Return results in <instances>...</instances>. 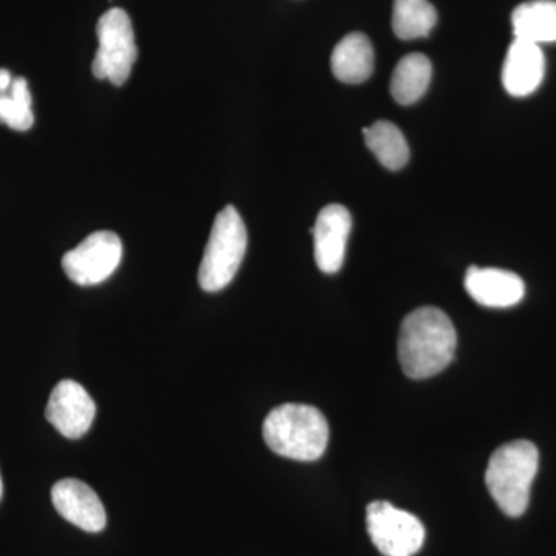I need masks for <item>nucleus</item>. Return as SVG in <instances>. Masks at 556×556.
<instances>
[{
  "instance_id": "7",
  "label": "nucleus",
  "mask_w": 556,
  "mask_h": 556,
  "mask_svg": "<svg viewBox=\"0 0 556 556\" xmlns=\"http://www.w3.org/2000/svg\"><path fill=\"white\" fill-rule=\"evenodd\" d=\"M123 254V241L119 237L110 230H100L64 255L62 269L73 283L94 287L115 274Z\"/></svg>"
},
{
  "instance_id": "8",
  "label": "nucleus",
  "mask_w": 556,
  "mask_h": 556,
  "mask_svg": "<svg viewBox=\"0 0 556 556\" xmlns=\"http://www.w3.org/2000/svg\"><path fill=\"white\" fill-rule=\"evenodd\" d=\"M97 416V404L75 380H61L51 391L47 420L67 439L83 438Z\"/></svg>"
},
{
  "instance_id": "4",
  "label": "nucleus",
  "mask_w": 556,
  "mask_h": 556,
  "mask_svg": "<svg viewBox=\"0 0 556 556\" xmlns=\"http://www.w3.org/2000/svg\"><path fill=\"white\" fill-rule=\"evenodd\" d=\"M247 249L248 230L243 218L236 207L226 206L215 218L206 251L201 260V289L218 292L228 287L239 273Z\"/></svg>"
},
{
  "instance_id": "11",
  "label": "nucleus",
  "mask_w": 556,
  "mask_h": 556,
  "mask_svg": "<svg viewBox=\"0 0 556 556\" xmlns=\"http://www.w3.org/2000/svg\"><path fill=\"white\" fill-rule=\"evenodd\" d=\"M464 285L468 295L486 308H510L526 294L525 280L511 270L471 266Z\"/></svg>"
},
{
  "instance_id": "10",
  "label": "nucleus",
  "mask_w": 556,
  "mask_h": 556,
  "mask_svg": "<svg viewBox=\"0 0 556 556\" xmlns=\"http://www.w3.org/2000/svg\"><path fill=\"white\" fill-rule=\"evenodd\" d=\"M51 501L62 518L86 532H101L108 525L100 496L79 479L58 481L51 489Z\"/></svg>"
},
{
  "instance_id": "14",
  "label": "nucleus",
  "mask_w": 556,
  "mask_h": 556,
  "mask_svg": "<svg viewBox=\"0 0 556 556\" xmlns=\"http://www.w3.org/2000/svg\"><path fill=\"white\" fill-rule=\"evenodd\" d=\"M515 39L527 42H556V0H530L511 13Z\"/></svg>"
},
{
  "instance_id": "9",
  "label": "nucleus",
  "mask_w": 556,
  "mask_h": 556,
  "mask_svg": "<svg viewBox=\"0 0 556 556\" xmlns=\"http://www.w3.org/2000/svg\"><path fill=\"white\" fill-rule=\"evenodd\" d=\"M353 217L342 204H329L318 212L313 228L314 257L325 274L339 273L345 262Z\"/></svg>"
},
{
  "instance_id": "19",
  "label": "nucleus",
  "mask_w": 556,
  "mask_h": 556,
  "mask_svg": "<svg viewBox=\"0 0 556 556\" xmlns=\"http://www.w3.org/2000/svg\"><path fill=\"white\" fill-rule=\"evenodd\" d=\"M13 79L9 70L0 68V94L9 93Z\"/></svg>"
},
{
  "instance_id": "17",
  "label": "nucleus",
  "mask_w": 556,
  "mask_h": 556,
  "mask_svg": "<svg viewBox=\"0 0 556 556\" xmlns=\"http://www.w3.org/2000/svg\"><path fill=\"white\" fill-rule=\"evenodd\" d=\"M437 22V9L428 0H394L393 30L399 39L426 38Z\"/></svg>"
},
{
  "instance_id": "6",
  "label": "nucleus",
  "mask_w": 556,
  "mask_h": 556,
  "mask_svg": "<svg viewBox=\"0 0 556 556\" xmlns=\"http://www.w3.org/2000/svg\"><path fill=\"white\" fill-rule=\"evenodd\" d=\"M367 529L372 544L383 556H413L426 541V527L408 511L387 501L367 507Z\"/></svg>"
},
{
  "instance_id": "18",
  "label": "nucleus",
  "mask_w": 556,
  "mask_h": 556,
  "mask_svg": "<svg viewBox=\"0 0 556 556\" xmlns=\"http://www.w3.org/2000/svg\"><path fill=\"white\" fill-rule=\"evenodd\" d=\"M0 123L17 131L31 129L35 115L27 79L14 78L9 93L0 94Z\"/></svg>"
},
{
  "instance_id": "20",
  "label": "nucleus",
  "mask_w": 556,
  "mask_h": 556,
  "mask_svg": "<svg viewBox=\"0 0 556 556\" xmlns=\"http://www.w3.org/2000/svg\"><path fill=\"white\" fill-rule=\"evenodd\" d=\"M3 495V484H2V477H0V500H2Z\"/></svg>"
},
{
  "instance_id": "16",
  "label": "nucleus",
  "mask_w": 556,
  "mask_h": 556,
  "mask_svg": "<svg viewBox=\"0 0 556 556\" xmlns=\"http://www.w3.org/2000/svg\"><path fill=\"white\" fill-rule=\"evenodd\" d=\"M365 142L383 167L401 170L409 160L407 139L390 121H378L364 129Z\"/></svg>"
},
{
  "instance_id": "2",
  "label": "nucleus",
  "mask_w": 556,
  "mask_h": 556,
  "mask_svg": "<svg viewBox=\"0 0 556 556\" xmlns=\"http://www.w3.org/2000/svg\"><path fill=\"white\" fill-rule=\"evenodd\" d=\"M263 438L277 455L311 463L324 456L329 441V427L316 407L285 404L266 416Z\"/></svg>"
},
{
  "instance_id": "15",
  "label": "nucleus",
  "mask_w": 556,
  "mask_h": 556,
  "mask_svg": "<svg viewBox=\"0 0 556 556\" xmlns=\"http://www.w3.org/2000/svg\"><path fill=\"white\" fill-rule=\"evenodd\" d=\"M433 67L426 54L412 53L402 58L391 76L390 90L394 101L412 105L427 93Z\"/></svg>"
},
{
  "instance_id": "12",
  "label": "nucleus",
  "mask_w": 556,
  "mask_h": 556,
  "mask_svg": "<svg viewBox=\"0 0 556 556\" xmlns=\"http://www.w3.org/2000/svg\"><path fill=\"white\" fill-rule=\"evenodd\" d=\"M546 75V58L536 43L515 39L503 65V86L508 94L526 98L535 93Z\"/></svg>"
},
{
  "instance_id": "3",
  "label": "nucleus",
  "mask_w": 556,
  "mask_h": 556,
  "mask_svg": "<svg viewBox=\"0 0 556 556\" xmlns=\"http://www.w3.org/2000/svg\"><path fill=\"white\" fill-rule=\"evenodd\" d=\"M540 467V452L533 442L514 441L501 445L490 457L485 484L497 507L510 518L526 514L530 490Z\"/></svg>"
},
{
  "instance_id": "5",
  "label": "nucleus",
  "mask_w": 556,
  "mask_h": 556,
  "mask_svg": "<svg viewBox=\"0 0 556 556\" xmlns=\"http://www.w3.org/2000/svg\"><path fill=\"white\" fill-rule=\"evenodd\" d=\"M97 33L100 47L91 65L93 75L115 86H123L129 79L138 58L129 14L121 9L109 10L98 21Z\"/></svg>"
},
{
  "instance_id": "1",
  "label": "nucleus",
  "mask_w": 556,
  "mask_h": 556,
  "mask_svg": "<svg viewBox=\"0 0 556 556\" xmlns=\"http://www.w3.org/2000/svg\"><path fill=\"white\" fill-rule=\"evenodd\" d=\"M456 329L444 311L424 306L404 318L397 354L409 379H428L444 371L455 358Z\"/></svg>"
},
{
  "instance_id": "13",
  "label": "nucleus",
  "mask_w": 556,
  "mask_h": 556,
  "mask_svg": "<svg viewBox=\"0 0 556 556\" xmlns=\"http://www.w3.org/2000/svg\"><path fill=\"white\" fill-rule=\"evenodd\" d=\"M331 68L343 84H362L375 70V50L364 33H350L332 51Z\"/></svg>"
}]
</instances>
